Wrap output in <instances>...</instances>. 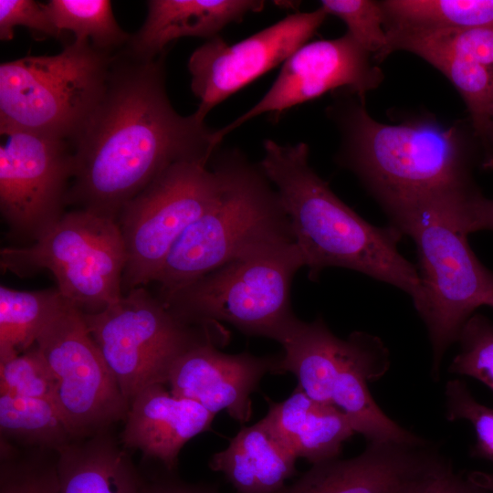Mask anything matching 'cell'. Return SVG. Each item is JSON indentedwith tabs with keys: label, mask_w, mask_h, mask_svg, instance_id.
<instances>
[{
	"label": "cell",
	"mask_w": 493,
	"mask_h": 493,
	"mask_svg": "<svg viewBox=\"0 0 493 493\" xmlns=\"http://www.w3.org/2000/svg\"><path fill=\"white\" fill-rule=\"evenodd\" d=\"M216 130L182 116L166 92L164 53L143 60L113 55L104 94L71 142L74 172L68 205L113 218L169 166L209 163Z\"/></svg>",
	"instance_id": "1"
},
{
	"label": "cell",
	"mask_w": 493,
	"mask_h": 493,
	"mask_svg": "<svg viewBox=\"0 0 493 493\" xmlns=\"http://www.w3.org/2000/svg\"><path fill=\"white\" fill-rule=\"evenodd\" d=\"M341 145L339 164L352 172L390 220L431 200L477 190L481 153L470 126L430 114L386 124L347 91L327 109Z\"/></svg>",
	"instance_id": "2"
},
{
	"label": "cell",
	"mask_w": 493,
	"mask_h": 493,
	"mask_svg": "<svg viewBox=\"0 0 493 493\" xmlns=\"http://www.w3.org/2000/svg\"><path fill=\"white\" fill-rule=\"evenodd\" d=\"M263 148L259 164L289 217L309 280L328 267L348 268L403 290L415 303L419 273L398 250L403 234L392 225L370 224L344 204L310 166L305 142L267 139Z\"/></svg>",
	"instance_id": "3"
},
{
	"label": "cell",
	"mask_w": 493,
	"mask_h": 493,
	"mask_svg": "<svg viewBox=\"0 0 493 493\" xmlns=\"http://www.w3.org/2000/svg\"><path fill=\"white\" fill-rule=\"evenodd\" d=\"M480 192L457 194L414 207L391 221L417 249L420 297L414 304L426 328L439 377L444 355L477 309L493 296V271L471 249L467 236Z\"/></svg>",
	"instance_id": "4"
},
{
	"label": "cell",
	"mask_w": 493,
	"mask_h": 493,
	"mask_svg": "<svg viewBox=\"0 0 493 493\" xmlns=\"http://www.w3.org/2000/svg\"><path fill=\"white\" fill-rule=\"evenodd\" d=\"M224 154L222 188L169 251L153 280L158 295L235 259L295 244L289 217L260 164L237 149Z\"/></svg>",
	"instance_id": "5"
},
{
	"label": "cell",
	"mask_w": 493,
	"mask_h": 493,
	"mask_svg": "<svg viewBox=\"0 0 493 493\" xmlns=\"http://www.w3.org/2000/svg\"><path fill=\"white\" fill-rule=\"evenodd\" d=\"M113 54L75 39L56 55L0 65V132H26L70 143L99 105Z\"/></svg>",
	"instance_id": "6"
},
{
	"label": "cell",
	"mask_w": 493,
	"mask_h": 493,
	"mask_svg": "<svg viewBox=\"0 0 493 493\" xmlns=\"http://www.w3.org/2000/svg\"><path fill=\"white\" fill-rule=\"evenodd\" d=\"M301 267L294 244L235 259L157 298L186 323L223 321L283 344L301 320L291 306L293 278Z\"/></svg>",
	"instance_id": "7"
},
{
	"label": "cell",
	"mask_w": 493,
	"mask_h": 493,
	"mask_svg": "<svg viewBox=\"0 0 493 493\" xmlns=\"http://www.w3.org/2000/svg\"><path fill=\"white\" fill-rule=\"evenodd\" d=\"M127 253L115 219L85 209L66 212L32 244L0 251L2 269L24 278L42 270L76 306L99 311L121 296Z\"/></svg>",
	"instance_id": "8"
},
{
	"label": "cell",
	"mask_w": 493,
	"mask_h": 493,
	"mask_svg": "<svg viewBox=\"0 0 493 493\" xmlns=\"http://www.w3.org/2000/svg\"><path fill=\"white\" fill-rule=\"evenodd\" d=\"M83 318L129 404L146 387L165 384L173 362L194 344L226 341L220 323H186L142 287Z\"/></svg>",
	"instance_id": "9"
},
{
	"label": "cell",
	"mask_w": 493,
	"mask_h": 493,
	"mask_svg": "<svg viewBox=\"0 0 493 493\" xmlns=\"http://www.w3.org/2000/svg\"><path fill=\"white\" fill-rule=\"evenodd\" d=\"M224 176L219 148L209 163L169 166L121 208L117 223L127 253L122 288L153 282L178 238L217 197Z\"/></svg>",
	"instance_id": "10"
},
{
	"label": "cell",
	"mask_w": 493,
	"mask_h": 493,
	"mask_svg": "<svg viewBox=\"0 0 493 493\" xmlns=\"http://www.w3.org/2000/svg\"><path fill=\"white\" fill-rule=\"evenodd\" d=\"M36 346L55 377L53 401L74 437L126 418L130 404L92 339L81 309L71 305L57 316Z\"/></svg>",
	"instance_id": "11"
},
{
	"label": "cell",
	"mask_w": 493,
	"mask_h": 493,
	"mask_svg": "<svg viewBox=\"0 0 493 493\" xmlns=\"http://www.w3.org/2000/svg\"><path fill=\"white\" fill-rule=\"evenodd\" d=\"M0 147V211L9 235L32 244L66 213L73 177L69 142L26 132Z\"/></svg>",
	"instance_id": "12"
},
{
	"label": "cell",
	"mask_w": 493,
	"mask_h": 493,
	"mask_svg": "<svg viewBox=\"0 0 493 493\" xmlns=\"http://www.w3.org/2000/svg\"><path fill=\"white\" fill-rule=\"evenodd\" d=\"M327 16L320 6L288 15L236 44L217 36L197 47L187 65L192 91L200 101L195 117L204 121L214 107L284 63L308 43Z\"/></svg>",
	"instance_id": "13"
},
{
	"label": "cell",
	"mask_w": 493,
	"mask_h": 493,
	"mask_svg": "<svg viewBox=\"0 0 493 493\" xmlns=\"http://www.w3.org/2000/svg\"><path fill=\"white\" fill-rule=\"evenodd\" d=\"M374 58L346 33L334 39L308 42L284 63L276 80L246 112L216 130V140L261 114L274 118L285 110L329 91L347 90L364 98L383 80Z\"/></svg>",
	"instance_id": "14"
},
{
	"label": "cell",
	"mask_w": 493,
	"mask_h": 493,
	"mask_svg": "<svg viewBox=\"0 0 493 493\" xmlns=\"http://www.w3.org/2000/svg\"><path fill=\"white\" fill-rule=\"evenodd\" d=\"M448 463L427 441L368 443L354 457L312 465L277 493H406Z\"/></svg>",
	"instance_id": "15"
},
{
	"label": "cell",
	"mask_w": 493,
	"mask_h": 493,
	"mask_svg": "<svg viewBox=\"0 0 493 493\" xmlns=\"http://www.w3.org/2000/svg\"><path fill=\"white\" fill-rule=\"evenodd\" d=\"M216 339L200 341L173 362L167 375L170 392L200 404L214 414L225 411L241 425L252 415L250 395L267 373H278L280 353L257 356L248 351H220Z\"/></svg>",
	"instance_id": "16"
},
{
	"label": "cell",
	"mask_w": 493,
	"mask_h": 493,
	"mask_svg": "<svg viewBox=\"0 0 493 493\" xmlns=\"http://www.w3.org/2000/svg\"><path fill=\"white\" fill-rule=\"evenodd\" d=\"M388 365L389 353L379 337L363 331L351 333L344 339L332 404L346 414L355 434L363 435L368 443H423L424 438L385 414L372 396L368 382L383 375Z\"/></svg>",
	"instance_id": "17"
},
{
	"label": "cell",
	"mask_w": 493,
	"mask_h": 493,
	"mask_svg": "<svg viewBox=\"0 0 493 493\" xmlns=\"http://www.w3.org/2000/svg\"><path fill=\"white\" fill-rule=\"evenodd\" d=\"M215 416L200 404L173 395L164 383L152 384L130 403L121 441L173 472L182 447L209 430Z\"/></svg>",
	"instance_id": "18"
},
{
	"label": "cell",
	"mask_w": 493,
	"mask_h": 493,
	"mask_svg": "<svg viewBox=\"0 0 493 493\" xmlns=\"http://www.w3.org/2000/svg\"><path fill=\"white\" fill-rule=\"evenodd\" d=\"M265 1L256 0H151L146 19L131 36L125 51L143 60L164 53L172 41L184 37L208 39L249 12H260Z\"/></svg>",
	"instance_id": "19"
},
{
	"label": "cell",
	"mask_w": 493,
	"mask_h": 493,
	"mask_svg": "<svg viewBox=\"0 0 493 493\" xmlns=\"http://www.w3.org/2000/svg\"><path fill=\"white\" fill-rule=\"evenodd\" d=\"M264 418L298 458L312 465L339 457L344 442L355 434L342 411L313 400L298 385L286 400H269Z\"/></svg>",
	"instance_id": "20"
},
{
	"label": "cell",
	"mask_w": 493,
	"mask_h": 493,
	"mask_svg": "<svg viewBox=\"0 0 493 493\" xmlns=\"http://www.w3.org/2000/svg\"><path fill=\"white\" fill-rule=\"evenodd\" d=\"M298 457L263 418L244 426L209 467L221 472L237 493H277L296 474Z\"/></svg>",
	"instance_id": "21"
},
{
	"label": "cell",
	"mask_w": 493,
	"mask_h": 493,
	"mask_svg": "<svg viewBox=\"0 0 493 493\" xmlns=\"http://www.w3.org/2000/svg\"><path fill=\"white\" fill-rule=\"evenodd\" d=\"M57 452L59 493H142L130 457L108 436L96 434Z\"/></svg>",
	"instance_id": "22"
},
{
	"label": "cell",
	"mask_w": 493,
	"mask_h": 493,
	"mask_svg": "<svg viewBox=\"0 0 493 493\" xmlns=\"http://www.w3.org/2000/svg\"><path fill=\"white\" fill-rule=\"evenodd\" d=\"M344 339L331 332L324 320H300L281 344L283 351L278 373L290 372L298 386L310 398L332 404V391L338 373Z\"/></svg>",
	"instance_id": "23"
},
{
	"label": "cell",
	"mask_w": 493,
	"mask_h": 493,
	"mask_svg": "<svg viewBox=\"0 0 493 493\" xmlns=\"http://www.w3.org/2000/svg\"><path fill=\"white\" fill-rule=\"evenodd\" d=\"M71 305L58 288L34 291L0 286V361L32 348L44 329Z\"/></svg>",
	"instance_id": "24"
},
{
	"label": "cell",
	"mask_w": 493,
	"mask_h": 493,
	"mask_svg": "<svg viewBox=\"0 0 493 493\" xmlns=\"http://www.w3.org/2000/svg\"><path fill=\"white\" fill-rule=\"evenodd\" d=\"M420 58L439 70L462 97L481 153V165L493 170V62L441 53H425Z\"/></svg>",
	"instance_id": "25"
},
{
	"label": "cell",
	"mask_w": 493,
	"mask_h": 493,
	"mask_svg": "<svg viewBox=\"0 0 493 493\" xmlns=\"http://www.w3.org/2000/svg\"><path fill=\"white\" fill-rule=\"evenodd\" d=\"M386 31L440 32L493 25V0L381 1Z\"/></svg>",
	"instance_id": "26"
},
{
	"label": "cell",
	"mask_w": 493,
	"mask_h": 493,
	"mask_svg": "<svg viewBox=\"0 0 493 493\" xmlns=\"http://www.w3.org/2000/svg\"><path fill=\"white\" fill-rule=\"evenodd\" d=\"M1 433L58 451L74 435L51 398L0 393Z\"/></svg>",
	"instance_id": "27"
},
{
	"label": "cell",
	"mask_w": 493,
	"mask_h": 493,
	"mask_svg": "<svg viewBox=\"0 0 493 493\" xmlns=\"http://www.w3.org/2000/svg\"><path fill=\"white\" fill-rule=\"evenodd\" d=\"M45 5L59 31L68 30L98 50L113 54L131 37L117 23L108 0H50Z\"/></svg>",
	"instance_id": "28"
},
{
	"label": "cell",
	"mask_w": 493,
	"mask_h": 493,
	"mask_svg": "<svg viewBox=\"0 0 493 493\" xmlns=\"http://www.w3.org/2000/svg\"><path fill=\"white\" fill-rule=\"evenodd\" d=\"M387 56L407 51L418 57L441 53L463 59L493 62V25L440 32L387 31Z\"/></svg>",
	"instance_id": "29"
},
{
	"label": "cell",
	"mask_w": 493,
	"mask_h": 493,
	"mask_svg": "<svg viewBox=\"0 0 493 493\" xmlns=\"http://www.w3.org/2000/svg\"><path fill=\"white\" fill-rule=\"evenodd\" d=\"M320 7L327 15L341 19L347 33L379 64L387 55V33L381 1L322 0Z\"/></svg>",
	"instance_id": "30"
},
{
	"label": "cell",
	"mask_w": 493,
	"mask_h": 493,
	"mask_svg": "<svg viewBox=\"0 0 493 493\" xmlns=\"http://www.w3.org/2000/svg\"><path fill=\"white\" fill-rule=\"evenodd\" d=\"M456 342L459 351L449 372L475 378L493 391V322L475 312L462 327Z\"/></svg>",
	"instance_id": "31"
},
{
	"label": "cell",
	"mask_w": 493,
	"mask_h": 493,
	"mask_svg": "<svg viewBox=\"0 0 493 493\" xmlns=\"http://www.w3.org/2000/svg\"><path fill=\"white\" fill-rule=\"evenodd\" d=\"M55 377L36 344L29 350L0 361V393L53 399Z\"/></svg>",
	"instance_id": "32"
},
{
	"label": "cell",
	"mask_w": 493,
	"mask_h": 493,
	"mask_svg": "<svg viewBox=\"0 0 493 493\" xmlns=\"http://www.w3.org/2000/svg\"><path fill=\"white\" fill-rule=\"evenodd\" d=\"M445 407L448 421L466 420L472 425L477 437L473 455L493 462V408L478 403L458 379L446 384Z\"/></svg>",
	"instance_id": "33"
},
{
	"label": "cell",
	"mask_w": 493,
	"mask_h": 493,
	"mask_svg": "<svg viewBox=\"0 0 493 493\" xmlns=\"http://www.w3.org/2000/svg\"><path fill=\"white\" fill-rule=\"evenodd\" d=\"M17 26L28 28L40 38L58 37L63 33L53 23L45 4L33 0H0V39H13Z\"/></svg>",
	"instance_id": "34"
},
{
	"label": "cell",
	"mask_w": 493,
	"mask_h": 493,
	"mask_svg": "<svg viewBox=\"0 0 493 493\" xmlns=\"http://www.w3.org/2000/svg\"><path fill=\"white\" fill-rule=\"evenodd\" d=\"M0 493H59L57 464H5Z\"/></svg>",
	"instance_id": "35"
},
{
	"label": "cell",
	"mask_w": 493,
	"mask_h": 493,
	"mask_svg": "<svg viewBox=\"0 0 493 493\" xmlns=\"http://www.w3.org/2000/svg\"><path fill=\"white\" fill-rule=\"evenodd\" d=\"M420 493H487L456 473L451 464L433 476Z\"/></svg>",
	"instance_id": "36"
},
{
	"label": "cell",
	"mask_w": 493,
	"mask_h": 493,
	"mask_svg": "<svg viewBox=\"0 0 493 493\" xmlns=\"http://www.w3.org/2000/svg\"><path fill=\"white\" fill-rule=\"evenodd\" d=\"M142 493H220L218 489L207 485L189 484L184 481L165 477L142 484Z\"/></svg>",
	"instance_id": "37"
},
{
	"label": "cell",
	"mask_w": 493,
	"mask_h": 493,
	"mask_svg": "<svg viewBox=\"0 0 493 493\" xmlns=\"http://www.w3.org/2000/svg\"><path fill=\"white\" fill-rule=\"evenodd\" d=\"M493 231V200L484 196L480 199L475 210L472 232Z\"/></svg>",
	"instance_id": "38"
},
{
	"label": "cell",
	"mask_w": 493,
	"mask_h": 493,
	"mask_svg": "<svg viewBox=\"0 0 493 493\" xmlns=\"http://www.w3.org/2000/svg\"><path fill=\"white\" fill-rule=\"evenodd\" d=\"M467 478L475 487L487 493H493V473L472 471L467 475Z\"/></svg>",
	"instance_id": "39"
},
{
	"label": "cell",
	"mask_w": 493,
	"mask_h": 493,
	"mask_svg": "<svg viewBox=\"0 0 493 493\" xmlns=\"http://www.w3.org/2000/svg\"><path fill=\"white\" fill-rule=\"evenodd\" d=\"M435 474L431 475V477H427L426 478L423 479L416 485H414L410 490H408L406 493H420L422 488L425 486V484Z\"/></svg>",
	"instance_id": "40"
},
{
	"label": "cell",
	"mask_w": 493,
	"mask_h": 493,
	"mask_svg": "<svg viewBox=\"0 0 493 493\" xmlns=\"http://www.w3.org/2000/svg\"><path fill=\"white\" fill-rule=\"evenodd\" d=\"M486 306H488L493 309V296L488 300Z\"/></svg>",
	"instance_id": "41"
}]
</instances>
